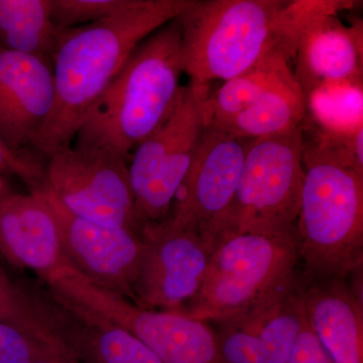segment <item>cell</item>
I'll use <instances>...</instances> for the list:
<instances>
[{
	"mask_svg": "<svg viewBox=\"0 0 363 363\" xmlns=\"http://www.w3.org/2000/svg\"><path fill=\"white\" fill-rule=\"evenodd\" d=\"M195 0H135L121 13L61 30L52 57L55 102L33 149L45 156L71 147L86 116L136 47Z\"/></svg>",
	"mask_w": 363,
	"mask_h": 363,
	"instance_id": "obj_1",
	"label": "cell"
},
{
	"mask_svg": "<svg viewBox=\"0 0 363 363\" xmlns=\"http://www.w3.org/2000/svg\"><path fill=\"white\" fill-rule=\"evenodd\" d=\"M181 40L178 18L143 40L91 107L74 147L102 150L128 162L178 102L184 74Z\"/></svg>",
	"mask_w": 363,
	"mask_h": 363,
	"instance_id": "obj_2",
	"label": "cell"
},
{
	"mask_svg": "<svg viewBox=\"0 0 363 363\" xmlns=\"http://www.w3.org/2000/svg\"><path fill=\"white\" fill-rule=\"evenodd\" d=\"M297 220L300 279L350 278L363 264V175L306 145Z\"/></svg>",
	"mask_w": 363,
	"mask_h": 363,
	"instance_id": "obj_3",
	"label": "cell"
},
{
	"mask_svg": "<svg viewBox=\"0 0 363 363\" xmlns=\"http://www.w3.org/2000/svg\"><path fill=\"white\" fill-rule=\"evenodd\" d=\"M286 0H195L179 16L184 74L191 84L228 81L277 47Z\"/></svg>",
	"mask_w": 363,
	"mask_h": 363,
	"instance_id": "obj_4",
	"label": "cell"
},
{
	"mask_svg": "<svg viewBox=\"0 0 363 363\" xmlns=\"http://www.w3.org/2000/svg\"><path fill=\"white\" fill-rule=\"evenodd\" d=\"M297 230L228 233L210 255L201 288L184 316L218 322L298 278Z\"/></svg>",
	"mask_w": 363,
	"mask_h": 363,
	"instance_id": "obj_5",
	"label": "cell"
},
{
	"mask_svg": "<svg viewBox=\"0 0 363 363\" xmlns=\"http://www.w3.org/2000/svg\"><path fill=\"white\" fill-rule=\"evenodd\" d=\"M59 302L130 332L162 363H217L214 329L177 313L140 309L128 298L93 285L65 260L44 277Z\"/></svg>",
	"mask_w": 363,
	"mask_h": 363,
	"instance_id": "obj_6",
	"label": "cell"
},
{
	"mask_svg": "<svg viewBox=\"0 0 363 363\" xmlns=\"http://www.w3.org/2000/svg\"><path fill=\"white\" fill-rule=\"evenodd\" d=\"M304 149L302 125L250 140L220 238L245 231L297 230Z\"/></svg>",
	"mask_w": 363,
	"mask_h": 363,
	"instance_id": "obj_7",
	"label": "cell"
},
{
	"mask_svg": "<svg viewBox=\"0 0 363 363\" xmlns=\"http://www.w3.org/2000/svg\"><path fill=\"white\" fill-rule=\"evenodd\" d=\"M208 86H183L168 118L133 152L128 175L142 227L166 218L206 128L202 96Z\"/></svg>",
	"mask_w": 363,
	"mask_h": 363,
	"instance_id": "obj_8",
	"label": "cell"
},
{
	"mask_svg": "<svg viewBox=\"0 0 363 363\" xmlns=\"http://www.w3.org/2000/svg\"><path fill=\"white\" fill-rule=\"evenodd\" d=\"M42 192L85 220L142 234L128 162L121 157L75 147L57 150L45 164Z\"/></svg>",
	"mask_w": 363,
	"mask_h": 363,
	"instance_id": "obj_9",
	"label": "cell"
},
{
	"mask_svg": "<svg viewBox=\"0 0 363 363\" xmlns=\"http://www.w3.org/2000/svg\"><path fill=\"white\" fill-rule=\"evenodd\" d=\"M250 143L228 131L206 126L177 193L173 214L164 220L176 228L196 231L212 252L235 198Z\"/></svg>",
	"mask_w": 363,
	"mask_h": 363,
	"instance_id": "obj_10",
	"label": "cell"
},
{
	"mask_svg": "<svg viewBox=\"0 0 363 363\" xmlns=\"http://www.w3.org/2000/svg\"><path fill=\"white\" fill-rule=\"evenodd\" d=\"M145 252L133 303L145 310L183 314L201 288L211 250L192 229L166 221L143 227Z\"/></svg>",
	"mask_w": 363,
	"mask_h": 363,
	"instance_id": "obj_11",
	"label": "cell"
},
{
	"mask_svg": "<svg viewBox=\"0 0 363 363\" xmlns=\"http://www.w3.org/2000/svg\"><path fill=\"white\" fill-rule=\"evenodd\" d=\"M42 193L56 218L68 264L93 285L133 301L145 252L142 234L85 220Z\"/></svg>",
	"mask_w": 363,
	"mask_h": 363,
	"instance_id": "obj_12",
	"label": "cell"
},
{
	"mask_svg": "<svg viewBox=\"0 0 363 363\" xmlns=\"http://www.w3.org/2000/svg\"><path fill=\"white\" fill-rule=\"evenodd\" d=\"M304 322L298 274L257 304L215 322L217 363H286Z\"/></svg>",
	"mask_w": 363,
	"mask_h": 363,
	"instance_id": "obj_13",
	"label": "cell"
},
{
	"mask_svg": "<svg viewBox=\"0 0 363 363\" xmlns=\"http://www.w3.org/2000/svg\"><path fill=\"white\" fill-rule=\"evenodd\" d=\"M55 102L52 66L0 48V140L13 152H30Z\"/></svg>",
	"mask_w": 363,
	"mask_h": 363,
	"instance_id": "obj_14",
	"label": "cell"
},
{
	"mask_svg": "<svg viewBox=\"0 0 363 363\" xmlns=\"http://www.w3.org/2000/svg\"><path fill=\"white\" fill-rule=\"evenodd\" d=\"M351 277L300 279L306 323L335 363H363L362 297Z\"/></svg>",
	"mask_w": 363,
	"mask_h": 363,
	"instance_id": "obj_15",
	"label": "cell"
},
{
	"mask_svg": "<svg viewBox=\"0 0 363 363\" xmlns=\"http://www.w3.org/2000/svg\"><path fill=\"white\" fill-rule=\"evenodd\" d=\"M0 252L44 278L65 262L56 218L42 192L13 193L0 206Z\"/></svg>",
	"mask_w": 363,
	"mask_h": 363,
	"instance_id": "obj_16",
	"label": "cell"
},
{
	"mask_svg": "<svg viewBox=\"0 0 363 363\" xmlns=\"http://www.w3.org/2000/svg\"><path fill=\"white\" fill-rule=\"evenodd\" d=\"M362 32L342 25L335 16L319 18L307 28L294 72L305 96L325 83L362 80Z\"/></svg>",
	"mask_w": 363,
	"mask_h": 363,
	"instance_id": "obj_17",
	"label": "cell"
},
{
	"mask_svg": "<svg viewBox=\"0 0 363 363\" xmlns=\"http://www.w3.org/2000/svg\"><path fill=\"white\" fill-rule=\"evenodd\" d=\"M290 57L279 48H272L259 63L238 77L225 81L210 94L202 96V107L206 126L219 128L245 111L266 91L295 76L290 66Z\"/></svg>",
	"mask_w": 363,
	"mask_h": 363,
	"instance_id": "obj_18",
	"label": "cell"
},
{
	"mask_svg": "<svg viewBox=\"0 0 363 363\" xmlns=\"http://www.w3.org/2000/svg\"><path fill=\"white\" fill-rule=\"evenodd\" d=\"M52 11V0H0V48L52 66L61 30Z\"/></svg>",
	"mask_w": 363,
	"mask_h": 363,
	"instance_id": "obj_19",
	"label": "cell"
},
{
	"mask_svg": "<svg viewBox=\"0 0 363 363\" xmlns=\"http://www.w3.org/2000/svg\"><path fill=\"white\" fill-rule=\"evenodd\" d=\"M306 112L304 92L293 76L266 91L245 111L215 128L257 140L302 125Z\"/></svg>",
	"mask_w": 363,
	"mask_h": 363,
	"instance_id": "obj_20",
	"label": "cell"
},
{
	"mask_svg": "<svg viewBox=\"0 0 363 363\" xmlns=\"http://www.w3.org/2000/svg\"><path fill=\"white\" fill-rule=\"evenodd\" d=\"M0 324L21 331L42 345L72 342L75 327H69L50 306L11 279L0 267Z\"/></svg>",
	"mask_w": 363,
	"mask_h": 363,
	"instance_id": "obj_21",
	"label": "cell"
},
{
	"mask_svg": "<svg viewBox=\"0 0 363 363\" xmlns=\"http://www.w3.org/2000/svg\"><path fill=\"white\" fill-rule=\"evenodd\" d=\"M80 321L76 332L79 359L83 363H162L130 332L89 316L73 313Z\"/></svg>",
	"mask_w": 363,
	"mask_h": 363,
	"instance_id": "obj_22",
	"label": "cell"
},
{
	"mask_svg": "<svg viewBox=\"0 0 363 363\" xmlns=\"http://www.w3.org/2000/svg\"><path fill=\"white\" fill-rule=\"evenodd\" d=\"M306 104L323 133L353 135L363 128L362 80L318 86L306 95Z\"/></svg>",
	"mask_w": 363,
	"mask_h": 363,
	"instance_id": "obj_23",
	"label": "cell"
},
{
	"mask_svg": "<svg viewBox=\"0 0 363 363\" xmlns=\"http://www.w3.org/2000/svg\"><path fill=\"white\" fill-rule=\"evenodd\" d=\"M135 0H52V18L59 30L89 25L111 18Z\"/></svg>",
	"mask_w": 363,
	"mask_h": 363,
	"instance_id": "obj_24",
	"label": "cell"
},
{
	"mask_svg": "<svg viewBox=\"0 0 363 363\" xmlns=\"http://www.w3.org/2000/svg\"><path fill=\"white\" fill-rule=\"evenodd\" d=\"M16 176L28 186L30 193L45 187V164L30 152H13L0 140V177Z\"/></svg>",
	"mask_w": 363,
	"mask_h": 363,
	"instance_id": "obj_25",
	"label": "cell"
},
{
	"mask_svg": "<svg viewBox=\"0 0 363 363\" xmlns=\"http://www.w3.org/2000/svg\"><path fill=\"white\" fill-rule=\"evenodd\" d=\"M52 346L58 345H42L16 328L0 324V363H33L40 351Z\"/></svg>",
	"mask_w": 363,
	"mask_h": 363,
	"instance_id": "obj_26",
	"label": "cell"
},
{
	"mask_svg": "<svg viewBox=\"0 0 363 363\" xmlns=\"http://www.w3.org/2000/svg\"><path fill=\"white\" fill-rule=\"evenodd\" d=\"M305 316V315H304ZM286 363H335L315 337L306 320Z\"/></svg>",
	"mask_w": 363,
	"mask_h": 363,
	"instance_id": "obj_27",
	"label": "cell"
},
{
	"mask_svg": "<svg viewBox=\"0 0 363 363\" xmlns=\"http://www.w3.org/2000/svg\"><path fill=\"white\" fill-rule=\"evenodd\" d=\"M76 344L69 343L54 346L40 351L33 363H79Z\"/></svg>",
	"mask_w": 363,
	"mask_h": 363,
	"instance_id": "obj_28",
	"label": "cell"
},
{
	"mask_svg": "<svg viewBox=\"0 0 363 363\" xmlns=\"http://www.w3.org/2000/svg\"><path fill=\"white\" fill-rule=\"evenodd\" d=\"M14 192H13L11 187H9L6 179L0 177V206H1L2 203L6 201V198L9 197Z\"/></svg>",
	"mask_w": 363,
	"mask_h": 363,
	"instance_id": "obj_29",
	"label": "cell"
}]
</instances>
